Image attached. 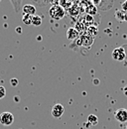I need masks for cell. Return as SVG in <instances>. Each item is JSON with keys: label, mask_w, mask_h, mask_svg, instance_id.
Instances as JSON below:
<instances>
[{"label": "cell", "mask_w": 127, "mask_h": 129, "mask_svg": "<svg viewBox=\"0 0 127 129\" xmlns=\"http://www.w3.org/2000/svg\"><path fill=\"white\" fill-rule=\"evenodd\" d=\"M49 15L54 20H61L66 16V10L63 9L59 4L58 5H53L49 9Z\"/></svg>", "instance_id": "cell-1"}, {"label": "cell", "mask_w": 127, "mask_h": 129, "mask_svg": "<svg viewBox=\"0 0 127 129\" xmlns=\"http://www.w3.org/2000/svg\"><path fill=\"white\" fill-rule=\"evenodd\" d=\"M14 122V115L11 112L4 111L0 114V124L4 126H9Z\"/></svg>", "instance_id": "cell-2"}, {"label": "cell", "mask_w": 127, "mask_h": 129, "mask_svg": "<svg viewBox=\"0 0 127 129\" xmlns=\"http://www.w3.org/2000/svg\"><path fill=\"white\" fill-rule=\"evenodd\" d=\"M111 57L113 60L115 61H123L125 60L126 58V53H125V50L121 47L119 48H115L113 51H112V54H111Z\"/></svg>", "instance_id": "cell-3"}, {"label": "cell", "mask_w": 127, "mask_h": 129, "mask_svg": "<svg viewBox=\"0 0 127 129\" xmlns=\"http://www.w3.org/2000/svg\"><path fill=\"white\" fill-rule=\"evenodd\" d=\"M78 40V44L80 45V46H84V47H90L91 45H92V43H93V38L92 37H90V36H88V35H86V34H83V35H81L79 38L77 39Z\"/></svg>", "instance_id": "cell-4"}, {"label": "cell", "mask_w": 127, "mask_h": 129, "mask_svg": "<svg viewBox=\"0 0 127 129\" xmlns=\"http://www.w3.org/2000/svg\"><path fill=\"white\" fill-rule=\"evenodd\" d=\"M115 119L120 122V123H125L127 122V109L125 108H119L114 113Z\"/></svg>", "instance_id": "cell-5"}, {"label": "cell", "mask_w": 127, "mask_h": 129, "mask_svg": "<svg viewBox=\"0 0 127 129\" xmlns=\"http://www.w3.org/2000/svg\"><path fill=\"white\" fill-rule=\"evenodd\" d=\"M64 112H65V107H64V105H62L61 103L55 104L53 106V108H52V116L54 118H57V119L61 118L63 116Z\"/></svg>", "instance_id": "cell-6"}, {"label": "cell", "mask_w": 127, "mask_h": 129, "mask_svg": "<svg viewBox=\"0 0 127 129\" xmlns=\"http://www.w3.org/2000/svg\"><path fill=\"white\" fill-rule=\"evenodd\" d=\"M22 10H23V14L25 15H30V16H34L36 15V7L33 5V4H26L22 7Z\"/></svg>", "instance_id": "cell-7"}, {"label": "cell", "mask_w": 127, "mask_h": 129, "mask_svg": "<svg viewBox=\"0 0 127 129\" xmlns=\"http://www.w3.org/2000/svg\"><path fill=\"white\" fill-rule=\"evenodd\" d=\"M79 33L75 29V28H69L67 31V38L70 41H75L79 38Z\"/></svg>", "instance_id": "cell-8"}, {"label": "cell", "mask_w": 127, "mask_h": 129, "mask_svg": "<svg viewBox=\"0 0 127 129\" xmlns=\"http://www.w3.org/2000/svg\"><path fill=\"white\" fill-rule=\"evenodd\" d=\"M59 5L65 10H69L70 8H72L74 6V2L68 1V0H62V1H59Z\"/></svg>", "instance_id": "cell-9"}, {"label": "cell", "mask_w": 127, "mask_h": 129, "mask_svg": "<svg viewBox=\"0 0 127 129\" xmlns=\"http://www.w3.org/2000/svg\"><path fill=\"white\" fill-rule=\"evenodd\" d=\"M87 123L89 126H94L98 123V118L94 114H89L87 116Z\"/></svg>", "instance_id": "cell-10"}, {"label": "cell", "mask_w": 127, "mask_h": 129, "mask_svg": "<svg viewBox=\"0 0 127 129\" xmlns=\"http://www.w3.org/2000/svg\"><path fill=\"white\" fill-rule=\"evenodd\" d=\"M97 33H98V29L95 27V26H89L87 29H86V35H88V36H90V37H92V38H94V36L97 35Z\"/></svg>", "instance_id": "cell-11"}, {"label": "cell", "mask_w": 127, "mask_h": 129, "mask_svg": "<svg viewBox=\"0 0 127 129\" xmlns=\"http://www.w3.org/2000/svg\"><path fill=\"white\" fill-rule=\"evenodd\" d=\"M32 25L34 26H41L42 25V17L39 16V15H34L32 16Z\"/></svg>", "instance_id": "cell-12"}, {"label": "cell", "mask_w": 127, "mask_h": 129, "mask_svg": "<svg viewBox=\"0 0 127 129\" xmlns=\"http://www.w3.org/2000/svg\"><path fill=\"white\" fill-rule=\"evenodd\" d=\"M124 16H125V11H123V10H121V9L115 11V18H116L118 21L123 22V21H124Z\"/></svg>", "instance_id": "cell-13"}, {"label": "cell", "mask_w": 127, "mask_h": 129, "mask_svg": "<svg viewBox=\"0 0 127 129\" xmlns=\"http://www.w3.org/2000/svg\"><path fill=\"white\" fill-rule=\"evenodd\" d=\"M86 8V12H87V15H94L95 13L97 12V8L95 7L94 5L91 3L89 6H87V7H85Z\"/></svg>", "instance_id": "cell-14"}, {"label": "cell", "mask_w": 127, "mask_h": 129, "mask_svg": "<svg viewBox=\"0 0 127 129\" xmlns=\"http://www.w3.org/2000/svg\"><path fill=\"white\" fill-rule=\"evenodd\" d=\"M22 22L25 24V25H32V16L30 15H25L23 14V17H22Z\"/></svg>", "instance_id": "cell-15"}, {"label": "cell", "mask_w": 127, "mask_h": 129, "mask_svg": "<svg viewBox=\"0 0 127 129\" xmlns=\"http://www.w3.org/2000/svg\"><path fill=\"white\" fill-rule=\"evenodd\" d=\"M69 13H70V15H72V16H77L79 13V8H78L77 6H73L72 8L69 9Z\"/></svg>", "instance_id": "cell-16"}, {"label": "cell", "mask_w": 127, "mask_h": 129, "mask_svg": "<svg viewBox=\"0 0 127 129\" xmlns=\"http://www.w3.org/2000/svg\"><path fill=\"white\" fill-rule=\"evenodd\" d=\"M5 95H6V89H5V87H4V86L0 85V99L4 98Z\"/></svg>", "instance_id": "cell-17"}, {"label": "cell", "mask_w": 127, "mask_h": 129, "mask_svg": "<svg viewBox=\"0 0 127 129\" xmlns=\"http://www.w3.org/2000/svg\"><path fill=\"white\" fill-rule=\"evenodd\" d=\"M121 10L127 11V1H124V2L121 4Z\"/></svg>", "instance_id": "cell-18"}, {"label": "cell", "mask_w": 127, "mask_h": 129, "mask_svg": "<svg viewBox=\"0 0 127 129\" xmlns=\"http://www.w3.org/2000/svg\"><path fill=\"white\" fill-rule=\"evenodd\" d=\"M10 82H11V84H12L13 86H16V85L18 84V80H17V79H12V80L10 81Z\"/></svg>", "instance_id": "cell-19"}, {"label": "cell", "mask_w": 127, "mask_h": 129, "mask_svg": "<svg viewBox=\"0 0 127 129\" xmlns=\"http://www.w3.org/2000/svg\"><path fill=\"white\" fill-rule=\"evenodd\" d=\"M16 32L18 33V34H21L22 33V28L21 27H17L16 28Z\"/></svg>", "instance_id": "cell-20"}, {"label": "cell", "mask_w": 127, "mask_h": 129, "mask_svg": "<svg viewBox=\"0 0 127 129\" xmlns=\"http://www.w3.org/2000/svg\"><path fill=\"white\" fill-rule=\"evenodd\" d=\"M123 93H124V95H125V96H127V85L123 88Z\"/></svg>", "instance_id": "cell-21"}, {"label": "cell", "mask_w": 127, "mask_h": 129, "mask_svg": "<svg viewBox=\"0 0 127 129\" xmlns=\"http://www.w3.org/2000/svg\"><path fill=\"white\" fill-rule=\"evenodd\" d=\"M124 21L127 22V11H125V16H124Z\"/></svg>", "instance_id": "cell-22"}]
</instances>
